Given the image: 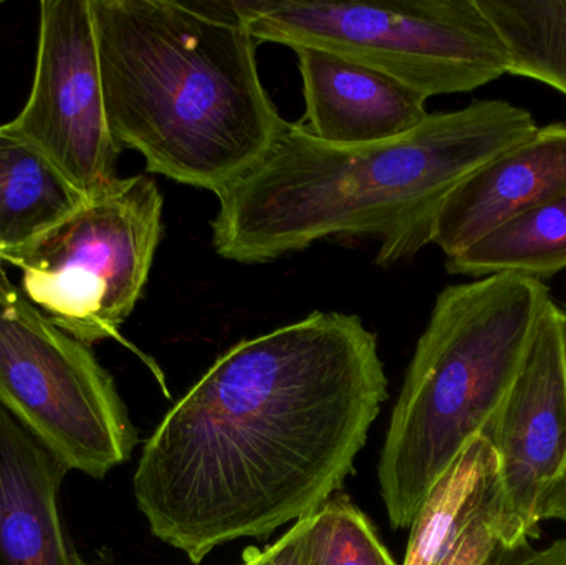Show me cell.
Returning a JSON list of instances; mask_svg holds the SVG:
<instances>
[{
    "label": "cell",
    "mask_w": 566,
    "mask_h": 565,
    "mask_svg": "<svg viewBox=\"0 0 566 565\" xmlns=\"http://www.w3.org/2000/svg\"><path fill=\"white\" fill-rule=\"evenodd\" d=\"M565 191L566 123H552L485 163L452 191L436 218L431 244L446 259L455 258Z\"/></svg>",
    "instance_id": "cell-10"
},
{
    "label": "cell",
    "mask_w": 566,
    "mask_h": 565,
    "mask_svg": "<svg viewBox=\"0 0 566 565\" xmlns=\"http://www.w3.org/2000/svg\"><path fill=\"white\" fill-rule=\"evenodd\" d=\"M564 312H565V317H566V311H564Z\"/></svg>",
    "instance_id": "cell-22"
},
{
    "label": "cell",
    "mask_w": 566,
    "mask_h": 565,
    "mask_svg": "<svg viewBox=\"0 0 566 565\" xmlns=\"http://www.w3.org/2000/svg\"><path fill=\"white\" fill-rule=\"evenodd\" d=\"M551 301L544 281L514 272L449 285L438 295L379 458L382 503L395 530L411 527L465 444L489 430Z\"/></svg>",
    "instance_id": "cell-4"
},
{
    "label": "cell",
    "mask_w": 566,
    "mask_h": 565,
    "mask_svg": "<svg viewBox=\"0 0 566 565\" xmlns=\"http://www.w3.org/2000/svg\"><path fill=\"white\" fill-rule=\"evenodd\" d=\"M310 565H396L363 511L336 493L312 514Z\"/></svg>",
    "instance_id": "cell-16"
},
{
    "label": "cell",
    "mask_w": 566,
    "mask_h": 565,
    "mask_svg": "<svg viewBox=\"0 0 566 565\" xmlns=\"http://www.w3.org/2000/svg\"><path fill=\"white\" fill-rule=\"evenodd\" d=\"M545 521H560L566 526V483L558 484L548 498Z\"/></svg>",
    "instance_id": "cell-20"
},
{
    "label": "cell",
    "mask_w": 566,
    "mask_h": 565,
    "mask_svg": "<svg viewBox=\"0 0 566 565\" xmlns=\"http://www.w3.org/2000/svg\"><path fill=\"white\" fill-rule=\"evenodd\" d=\"M0 407L70 471L102 480L138 433L90 345L53 324L0 268Z\"/></svg>",
    "instance_id": "cell-7"
},
{
    "label": "cell",
    "mask_w": 566,
    "mask_h": 565,
    "mask_svg": "<svg viewBox=\"0 0 566 565\" xmlns=\"http://www.w3.org/2000/svg\"><path fill=\"white\" fill-rule=\"evenodd\" d=\"M163 206L148 175L116 179L13 262L19 287L76 341H122L151 274Z\"/></svg>",
    "instance_id": "cell-6"
},
{
    "label": "cell",
    "mask_w": 566,
    "mask_h": 565,
    "mask_svg": "<svg viewBox=\"0 0 566 565\" xmlns=\"http://www.w3.org/2000/svg\"><path fill=\"white\" fill-rule=\"evenodd\" d=\"M0 6H2V2H0Z\"/></svg>",
    "instance_id": "cell-23"
},
{
    "label": "cell",
    "mask_w": 566,
    "mask_h": 565,
    "mask_svg": "<svg viewBox=\"0 0 566 565\" xmlns=\"http://www.w3.org/2000/svg\"><path fill=\"white\" fill-rule=\"evenodd\" d=\"M511 53L512 75L566 96V0H479Z\"/></svg>",
    "instance_id": "cell-15"
},
{
    "label": "cell",
    "mask_w": 566,
    "mask_h": 565,
    "mask_svg": "<svg viewBox=\"0 0 566 565\" xmlns=\"http://www.w3.org/2000/svg\"><path fill=\"white\" fill-rule=\"evenodd\" d=\"M512 565H566V537L544 550H531Z\"/></svg>",
    "instance_id": "cell-19"
},
{
    "label": "cell",
    "mask_w": 566,
    "mask_h": 565,
    "mask_svg": "<svg viewBox=\"0 0 566 565\" xmlns=\"http://www.w3.org/2000/svg\"><path fill=\"white\" fill-rule=\"evenodd\" d=\"M310 526L312 516L296 521L272 546L248 550L241 565H310Z\"/></svg>",
    "instance_id": "cell-18"
},
{
    "label": "cell",
    "mask_w": 566,
    "mask_h": 565,
    "mask_svg": "<svg viewBox=\"0 0 566 565\" xmlns=\"http://www.w3.org/2000/svg\"><path fill=\"white\" fill-rule=\"evenodd\" d=\"M484 437L494 448L505 521L532 543L566 471V317L554 301Z\"/></svg>",
    "instance_id": "cell-9"
},
{
    "label": "cell",
    "mask_w": 566,
    "mask_h": 565,
    "mask_svg": "<svg viewBox=\"0 0 566 565\" xmlns=\"http://www.w3.org/2000/svg\"><path fill=\"white\" fill-rule=\"evenodd\" d=\"M302 76L303 128L329 145L388 142L418 128L428 98L398 80L326 50L295 49Z\"/></svg>",
    "instance_id": "cell-11"
},
{
    "label": "cell",
    "mask_w": 566,
    "mask_h": 565,
    "mask_svg": "<svg viewBox=\"0 0 566 565\" xmlns=\"http://www.w3.org/2000/svg\"><path fill=\"white\" fill-rule=\"evenodd\" d=\"M562 483H566V471H565L564 480H562Z\"/></svg>",
    "instance_id": "cell-21"
},
{
    "label": "cell",
    "mask_w": 566,
    "mask_h": 565,
    "mask_svg": "<svg viewBox=\"0 0 566 565\" xmlns=\"http://www.w3.org/2000/svg\"><path fill=\"white\" fill-rule=\"evenodd\" d=\"M566 269V191L518 216L474 245L446 259V271L468 278L514 274L548 279Z\"/></svg>",
    "instance_id": "cell-14"
},
{
    "label": "cell",
    "mask_w": 566,
    "mask_h": 565,
    "mask_svg": "<svg viewBox=\"0 0 566 565\" xmlns=\"http://www.w3.org/2000/svg\"><path fill=\"white\" fill-rule=\"evenodd\" d=\"M69 471L0 407V565H86L60 517Z\"/></svg>",
    "instance_id": "cell-12"
},
{
    "label": "cell",
    "mask_w": 566,
    "mask_h": 565,
    "mask_svg": "<svg viewBox=\"0 0 566 565\" xmlns=\"http://www.w3.org/2000/svg\"><path fill=\"white\" fill-rule=\"evenodd\" d=\"M537 128L531 112L504 100L429 113L371 145H329L286 123L268 155L218 195L212 245L228 261L262 264L325 239L371 236L376 262L389 268L431 244L461 182Z\"/></svg>",
    "instance_id": "cell-2"
},
{
    "label": "cell",
    "mask_w": 566,
    "mask_h": 565,
    "mask_svg": "<svg viewBox=\"0 0 566 565\" xmlns=\"http://www.w3.org/2000/svg\"><path fill=\"white\" fill-rule=\"evenodd\" d=\"M258 43L326 50L426 98L481 88L511 53L479 0H228Z\"/></svg>",
    "instance_id": "cell-5"
},
{
    "label": "cell",
    "mask_w": 566,
    "mask_h": 565,
    "mask_svg": "<svg viewBox=\"0 0 566 565\" xmlns=\"http://www.w3.org/2000/svg\"><path fill=\"white\" fill-rule=\"evenodd\" d=\"M388 398L378 337L313 312L221 355L146 441L133 491L149 530L199 564L315 514Z\"/></svg>",
    "instance_id": "cell-1"
},
{
    "label": "cell",
    "mask_w": 566,
    "mask_h": 565,
    "mask_svg": "<svg viewBox=\"0 0 566 565\" xmlns=\"http://www.w3.org/2000/svg\"><path fill=\"white\" fill-rule=\"evenodd\" d=\"M532 550V543L515 536L502 513L497 477L491 493L461 540L432 565H512Z\"/></svg>",
    "instance_id": "cell-17"
},
{
    "label": "cell",
    "mask_w": 566,
    "mask_h": 565,
    "mask_svg": "<svg viewBox=\"0 0 566 565\" xmlns=\"http://www.w3.org/2000/svg\"><path fill=\"white\" fill-rule=\"evenodd\" d=\"M109 129L146 171L216 196L285 128L228 0H92Z\"/></svg>",
    "instance_id": "cell-3"
},
{
    "label": "cell",
    "mask_w": 566,
    "mask_h": 565,
    "mask_svg": "<svg viewBox=\"0 0 566 565\" xmlns=\"http://www.w3.org/2000/svg\"><path fill=\"white\" fill-rule=\"evenodd\" d=\"M86 199L39 149L0 125V264L12 265Z\"/></svg>",
    "instance_id": "cell-13"
},
{
    "label": "cell",
    "mask_w": 566,
    "mask_h": 565,
    "mask_svg": "<svg viewBox=\"0 0 566 565\" xmlns=\"http://www.w3.org/2000/svg\"><path fill=\"white\" fill-rule=\"evenodd\" d=\"M85 198L119 178L123 149L109 129L92 0H42L32 90L6 123Z\"/></svg>",
    "instance_id": "cell-8"
}]
</instances>
